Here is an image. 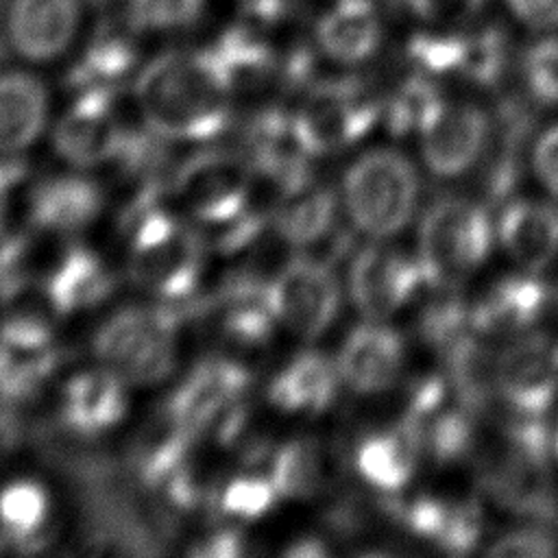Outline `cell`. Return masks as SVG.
I'll list each match as a JSON object with an SVG mask.
<instances>
[{
  "label": "cell",
  "instance_id": "6da1fadb",
  "mask_svg": "<svg viewBox=\"0 0 558 558\" xmlns=\"http://www.w3.org/2000/svg\"><path fill=\"white\" fill-rule=\"evenodd\" d=\"M133 98L166 142H207L229 126L233 89L211 50H170L140 68Z\"/></svg>",
  "mask_w": 558,
  "mask_h": 558
},
{
  "label": "cell",
  "instance_id": "7a4b0ae2",
  "mask_svg": "<svg viewBox=\"0 0 558 558\" xmlns=\"http://www.w3.org/2000/svg\"><path fill=\"white\" fill-rule=\"evenodd\" d=\"M129 279L159 303H179L198 290L205 270V242L190 218L172 203L168 183H144L124 220Z\"/></svg>",
  "mask_w": 558,
  "mask_h": 558
},
{
  "label": "cell",
  "instance_id": "3957f363",
  "mask_svg": "<svg viewBox=\"0 0 558 558\" xmlns=\"http://www.w3.org/2000/svg\"><path fill=\"white\" fill-rule=\"evenodd\" d=\"M418 196L414 163L392 146L360 153L340 179L342 211L371 240H390L405 231L418 211Z\"/></svg>",
  "mask_w": 558,
  "mask_h": 558
},
{
  "label": "cell",
  "instance_id": "277c9868",
  "mask_svg": "<svg viewBox=\"0 0 558 558\" xmlns=\"http://www.w3.org/2000/svg\"><path fill=\"white\" fill-rule=\"evenodd\" d=\"M181 316L170 303L126 305L107 316L92 338L100 366L129 386H153L177 366Z\"/></svg>",
  "mask_w": 558,
  "mask_h": 558
},
{
  "label": "cell",
  "instance_id": "5b68a950",
  "mask_svg": "<svg viewBox=\"0 0 558 558\" xmlns=\"http://www.w3.org/2000/svg\"><path fill=\"white\" fill-rule=\"evenodd\" d=\"M495 244V220L484 205L471 198H440L418 220L416 257L429 288H456L473 277L484 268Z\"/></svg>",
  "mask_w": 558,
  "mask_h": 558
},
{
  "label": "cell",
  "instance_id": "8992f818",
  "mask_svg": "<svg viewBox=\"0 0 558 558\" xmlns=\"http://www.w3.org/2000/svg\"><path fill=\"white\" fill-rule=\"evenodd\" d=\"M251 388L248 368L231 357L214 355L192 366L163 403V418L196 436L233 440L244 425V401Z\"/></svg>",
  "mask_w": 558,
  "mask_h": 558
},
{
  "label": "cell",
  "instance_id": "52a82bcc",
  "mask_svg": "<svg viewBox=\"0 0 558 558\" xmlns=\"http://www.w3.org/2000/svg\"><path fill=\"white\" fill-rule=\"evenodd\" d=\"M251 185L244 153L207 148L183 159L168 181V194L185 218L222 231L242 211Z\"/></svg>",
  "mask_w": 558,
  "mask_h": 558
},
{
  "label": "cell",
  "instance_id": "ba28073f",
  "mask_svg": "<svg viewBox=\"0 0 558 558\" xmlns=\"http://www.w3.org/2000/svg\"><path fill=\"white\" fill-rule=\"evenodd\" d=\"M292 120L305 150L325 157L364 140L384 120V102L357 81H325L307 89Z\"/></svg>",
  "mask_w": 558,
  "mask_h": 558
},
{
  "label": "cell",
  "instance_id": "9c48e42d",
  "mask_svg": "<svg viewBox=\"0 0 558 558\" xmlns=\"http://www.w3.org/2000/svg\"><path fill=\"white\" fill-rule=\"evenodd\" d=\"M425 288L429 286L416 253L386 240H371L351 257L347 292L364 318L390 320L416 303Z\"/></svg>",
  "mask_w": 558,
  "mask_h": 558
},
{
  "label": "cell",
  "instance_id": "30bf717a",
  "mask_svg": "<svg viewBox=\"0 0 558 558\" xmlns=\"http://www.w3.org/2000/svg\"><path fill=\"white\" fill-rule=\"evenodd\" d=\"M490 388L510 414L545 416L558 401V336L532 329L506 340L493 353Z\"/></svg>",
  "mask_w": 558,
  "mask_h": 558
},
{
  "label": "cell",
  "instance_id": "8fae6325",
  "mask_svg": "<svg viewBox=\"0 0 558 558\" xmlns=\"http://www.w3.org/2000/svg\"><path fill=\"white\" fill-rule=\"evenodd\" d=\"M268 290L279 325L303 340L320 338L342 307L336 272L327 262L307 253L288 259L268 279Z\"/></svg>",
  "mask_w": 558,
  "mask_h": 558
},
{
  "label": "cell",
  "instance_id": "7c38bea8",
  "mask_svg": "<svg viewBox=\"0 0 558 558\" xmlns=\"http://www.w3.org/2000/svg\"><path fill=\"white\" fill-rule=\"evenodd\" d=\"M133 133L111 89L76 92L52 129L57 155L78 170L116 163Z\"/></svg>",
  "mask_w": 558,
  "mask_h": 558
},
{
  "label": "cell",
  "instance_id": "4fadbf2b",
  "mask_svg": "<svg viewBox=\"0 0 558 558\" xmlns=\"http://www.w3.org/2000/svg\"><path fill=\"white\" fill-rule=\"evenodd\" d=\"M87 24L85 0H9L2 33L24 65H48L70 54Z\"/></svg>",
  "mask_w": 558,
  "mask_h": 558
},
{
  "label": "cell",
  "instance_id": "5bb4252c",
  "mask_svg": "<svg viewBox=\"0 0 558 558\" xmlns=\"http://www.w3.org/2000/svg\"><path fill=\"white\" fill-rule=\"evenodd\" d=\"M61 364L50 320L35 312H13L0 320V401L33 399Z\"/></svg>",
  "mask_w": 558,
  "mask_h": 558
},
{
  "label": "cell",
  "instance_id": "9a60e30c",
  "mask_svg": "<svg viewBox=\"0 0 558 558\" xmlns=\"http://www.w3.org/2000/svg\"><path fill=\"white\" fill-rule=\"evenodd\" d=\"M425 170L442 181H453L471 172L490 144L488 113L469 100L442 105L429 126L416 137Z\"/></svg>",
  "mask_w": 558,
  "mask_h": 558
},
{
  "label": "cell",
  "instance_id": "2e32d148",
  "mask_svg": "<svg viewBox=\"0 0 558 558\" xmlns=\"http://www.w3.org/2000/svg\"><path fill=\"white\" fill-rule=\"evenodd\" d=\"M549 288L538 272L512 270L495 277L469 301L471 331L486 340H510L541 323L549 305Z\"/></svg>",
  "mask_w": 558,
  "mask_h": 558
},
{
  "label": "cell",
  "instance_id": "e0dca14e",
  "mask_svg": "<svg viewBox=\"0 0 558 558\" xmlns=\"http://www.w3.org/2000/svg\"><path fill=\"white\" fill-rule=\"evenodd\" d=\"M408 347L388 320L364 318L342 340L336 364L342 386L360 397L392 390L405 371Z\"/></svg>",
  "mask_w": 558,
  "mask_h": 558
},
{
  "label": "cell",
  "instance_id": "ac0fdd59",
  "mask_svg": "<svg viewBox=\"0 0 558 558\" xmlns=\"http://www.w3.org/2000/svg\"><path fill=\"white\" fill-rule=\"evenodd\" d=\"M386 22L375 0H329L314 22V48L338 68H362L384 48Z\"/></svg>",
  "mask_w": 558,
  "mask_h": 558
},
{
  "label": "cell",
  "instance_id": "d6986e66",
  "mask_svg": "<svg viewBox=\"0 0 558 558\" xmlns=\"http://www.w3.org/2000/svg\"><path fill=\"white\" fill-rule=\"evenodd\" d=\"M399 519L414 538L451 556L473 554L484 541L482 512L469 499L418 493L403 501Z\"/></svg>",
  "mask_w": 558,
  "mask_h": 558
},
{
  "label": "cell",
  "instance_id": "ffe728a7",
  "mask_svg": "<svg viewBox=\"0 0 558 558\" xmlns=\"http://www.w3.org/2000/svg\"><path fill=\"white\" fill-rule=\"evenodd\" d=\"M425 458L421 436L401 418L364 434L353 447L355 475L375 493L401 495L416 477Z\"/></svg>",
  "mask_w": 558,
  "mask_h": 558
},
{
  "label": "cell",
  "instance_id": "44dd1931",
  "mask_svg": "<svg viewBox=\"0 0 558 558\" xmlns=\"http://www.w3.org/2000/svg\"><path fill=\"white\" fill-rule=\"evenodd\" d=\"M126 381L105 366L76 371L59 395V418L76 436H102L129 412Z\"/></svg>",
  "mask_w": 558,
  "mask_h": 558
},
{
  "label": "cell",
  "instance_id": "7402d4cb",
  "mask_svg": "<svg viewBox=\"0 0 558 558\" xmlns=\"http://www.w3.org/2000/svg\"><path fill=\"white\" fill-rule=\"evenodd\" d=\"M497 246L527 272H543L558 257V205L543 198H512L495 220Z\"/></svg>",
  "mask_w": 558,
  "mask_h": 558
},
{
  "label": "cell",
  "instance_id": "603a6c76",
  "mask_svg": "<svg viewBox=\"0 0 558 558\" xmlns=\"http://www.w3.org/2000/svg\"><path fill=\"white\" fill-rule=\"evenodd\" d=\"M26 203L33 229L74 235L98 220L105 209V192L92 177L68 172L39 179Z\"/></svg>",
  "mask_w": 558,
  "mask_h": 558
},
{
  "label": "cell",
  "instance_id": "cb8c5ba5",
  "mask_svg": "<svg viewBox=\"0 0 558 558\" xmlns=\"http://www.w3.org/2000/svg\"><path fill=\"white\" fill-rule=\"evenodd\" d=\"M116 290V275L89 246H68L41 281V292L52 314L68 318L102 305Z\"/></svg>",
  "mask_w": 558,
  "mask_h": 558
},
{
  "label": "cell",
  "instance_id": "d4e9b609",
  "mask_svg": "<svg viewBox=\"0 0 558 558\" xmlns=\"http://www.w3.org/2000/svg\"><path fill=\"white\" fill-rule=\"evenodd\" d=\"M342 377L333 357L323 351L305 349L290 357L268 381V403L292 416H320L338 399Z\"/></svg>",
  "mask_w": 558,
  "mask_h": 558
},
{
  "label": "cell",
  "instance_id": "484cf974",
  "mask_svg": "<svg viewBox=\"0 0 558 558\" xmlns=\"http://www.w3.org/2000/svg\"><path fill=\"white\" fill-rule=\"evenodd\" d=\"M50 118L46 81L20 65L0 70V155L17 157L44 133Z\"/></svg>",
  "mask_w": 558,
  "mask_h": 558
},
{
  "label": "cell",
  "instance_id": "4316f807",
  "mask_svg": "<svg viewBox=\"0 0 558 558\" xmlns=\"http://www.w3.org/2000/svg\"><path fill=\"white\" fill-rule=\"evenodd\" d=\"M214 320L231 344L242 349L266 347L279 327L268 279L255 275L231 277L216 294Z\"/></svg>",
  "mask_w": 558,
  "mask_h": 558
},
{
  "label": "cell",
  "instance_id": "83f0119b",
  "mask_svg": "<svg viewBox=\"0 0 558 558\" xmlns=\"http://www.w3.org/2000/svg\"><path fill=\"white\" fill-rule=\"evenodd\" d=\"M340 209V194L312 179L286 196L275 214L272 229L286 244L307 251L333 235Z\"/></svg>",
  "mask_w": 558,
  "mask_h": 558
},
{
  "label": "cell",
  "instance_id": "f1b7e54d",
  "mask_svg": "<svg viewBox=\"0 0 558 558\" xmlns=\"http://www.w3.org/2000/svg\"><path fill=\"white\" fill-rule=\"evenodd\" d=\"M52 499L33 477H17L0 488V541L15 549H35L50 523Z\"/></svg>",
  "mask_w": 558,
  "mask_h": 558
},
{
  "label": "cell",
  "instance_id": "f546056e",
  "mask_svg": "<svg viewBox=\"0 0 558 558\" xmlns=\"http://www.w3.org/2000/svg\"><path fill=\"white\" fill-rule=\"evenodd\" d=\"M137 70V52L126 35L107 33L96 37L76 61L70 85L83 89H111L118 92L120 83Z\"/></svg>",
  "mask_w": 558,
  "mask_h": 558
},
{
  "label": "cell",
  "instance_id": "4dcf8cb0",
  "mask_svg": "<svg viewBox=\"0 0 558 558\" xmlns=\"http://www.w3.org/2000/svg\"><path fill=\"white\" fill-rule=\"evenodd\" d=\"M412 427L421 436L425 456L434 462L456 464L471 456L475 449V421L471 414V405L464 401H449L432 416Z\"/></svg>",
  "mask_w": 558,
  "mask_h": 558
},
{
  "label": "cell",
  "instance_id": "1f68e13d",
  "mask_svg": "<svg viewBox=\"0 0 558 558\" xmlns=\"http://www.w3.org/2000/svg\"><path fill=\"white\" fill-rule=\"evenodd\" d=\"M266 473L281 499H310L325 477L323 453L312 438H290L268 456Z\"/></svg>",
  "mask_w": 558,
  "mask_h": 558
},
{
  "label": "cell",
  "instance_id": "d6a6232c",
  "mask_svg": "<svg viewBox=\"0 0 558 558\" xmlns=\"http://www.w3.org/2000/svg\"><path fill=\"white\" fill-rule=\"evenodd\" d=\"M445 102L438 81L416 72L384 102V124L397 137H418Z\"/></svg>",
  "mask_w": 558,
  "mask_h": 558
},
{
  "label": "cell",
  "instance_id": "836d02e7",
  "mask_svg": "<svg viewBox=\"0 0 558 558\" xmlns=\"http://www.w3.org/2000/svg\"><path fill=\"white\" fill-rule=\"evenodd\" d=\"M214 0H120L122 22L133 35H179L194 28Z\"/></svg>",
  "mask_w": 558,
  "mask_h": 558
},
{
  "label": "cell",
  "instance_id": "e575fe53",
  "mask_svg": "<svg viewBox=\"0 0 558 558\" xmlns=\"http://www.w3.org/2000/svg\"><path fill=\"white\" fill-rule=\"evenodd\" d=\"M279 499L281 497L270 475L262 471L235 473L214 493V506L218 512L235 523H253L264 519Z\"/></svg>",
  "mask_w": 558,
  "mask_h": 558
},
{
  "label": "cell",
  "instance_id": "d590c367",
  "mask_svg": "<svg viewBox=\"0 0 558 558\" xmlns=\"http://www.w3.org/2000/svg\"><path fill=\"white\" fill-rule=\"evenodd\" d=\"M436 294L423 305L418 314V333L436 349L447 351L460 338L471 333L469 301H464L453 286L432 288Z\"/></svg>",
  "mask_w": 558,
  "mask_h": 558
},
{
  "label": "cell",
  "instance_id": "8d00e7d4",
  "mask_svg": "<svg viewBox=\"0 0 558 558\" xmlns=\"http://www.w3.org/2000/svg\"><path fill=\"white\" fill-rule=\"evenodd\" d=\"M519 76L538 105H558V31L536 33L519 59Z\"/></svg>",
  "mask_w": 558,
  "mask_h": 558
},
{
  "label": "cell",
  "instance_id": "74e56055",
  "mask_svg": "<svg viewBox=\"0 0 558 558\" xmlns=\"http://www.w3.org/2000/svg\"><path fill=\"white\" fill-rule=\"evenodd\" d=\"M425 28L469 26L486 0H395Z\"/></svg>",
  "mask_w": 558,
  "mask_h": 558
},
{
  "label": "cell",
  "instance_id": "f35d334b",
  "mask_svg": "<svg viewBox=\"0 0 558 558\" xmlns=\"http://www.w3.org/2000/svg\"><path fill=\"white\" fill-rule=\"evenodd\" d=\"M488 556H519V558H547L558 556V538L543 525L530 523L506 530L504 534L495 536L493 543L486 547Z\"/></svg>",
  "mask_w": 558,
  "mask_h": 558
},
{
  "label": "cell",
  "instance_id": "ab89813d",
  "mask_svg": "<svg viewBox=\"0 0 558 558\" xmlns=\"http://www.w3.org/2000/svg\"><path fill=\"white\" fill-rule=\"evenodd\" d=\"M28 257V238L0 229V301H9L24 288Z\"/></svg>",
  "mask_w": 558,
  "mask_h": 558
},
{
  "label": "cell",
  "instance_id": "60d3db41",
  "mask_svg": "<svg viewBox=\"0 0 558 558\" xmlns=\"http://www.w3.org/2000/svg\"><path fill=\"white\" fill-rule=\"evenodd\" d=\"M530 168L538 185L558 201V122L545 126L532 142Z\"/></svg>",
  "mask_w": 558,
  "mask_h": 558
},
{
  "label": "cell",
  "instance_id": "b9f144b4",
  "mask_svg": "<svg viewBox=\"0 0 558 558\" xmlns=\"http://www.w3.org/2000/svg\"><path fill=\"white\" fill-rule=\"evenodd\" d=\"M508 17L532 33L558 31V0H499Z\"/></svg>",
  "mask_w": 558,
  "mask_h": 558
},
{
  "label": "cell",
  "instance_id": "7bdbcfd3",
  "mask_svg": "<svg viewBox=\"0 0 558 558\" xmlns=\"http://www.w3.org/2000/svg\"><path fill=\"white\" fill-rule=\"evenodd\" d=\"M196 556H209V558H231L240 556L244 551V541L238 530L233 527H220L214 530L209 536H205L198 547L192 549Z\"/></svg>",
  "mask_w": 558,
  "mask_h": 558
},
{
  "label": "cell",
  "instance_id": "ee69618b",
  "mask_svg": "<svg viewBox=\"0 0 558 558\" xmlns=\"http://www.w3.org/2000/svg\"><path fill=\"white\" fill-rule=\"evenodd\" d=\"M26 177V163L17 157L0 155V229H4V214L9 209V201L17 183Z\"/></svg>",
  "mask_w": 558,
  "mask_h": 558
},
{
  "label": "cell",
  "instance_id": "f6af8a7d",
  "mask_svg": "<svg viewBox=\"0 0 558 558\" xmlns=\"http://www.w3.org/2000/svg\"><path fill=\"white\" fill-rule=\"evenodd\" d=\"M288 556H325L327 547L318 538H299L288 549Z\"/></svg>",
  "mask_w": 558,
  "mask_h": 558
},
{
  "label": "cell",
  "instance_id": "bcb514c9",
  "mask_svg": "<svg viewBox=\"0 0 558 558\" xmlns=\"http://www.w3.org/2000/svg\"><path fill=\"white\" fill-rule=\"evenodd\" d=\"M551 453L558 460V425L551 429Z\"/></svg>",
  "mask_w": 558,
  "mask_h": 558
}]
</instances>
